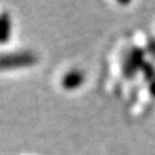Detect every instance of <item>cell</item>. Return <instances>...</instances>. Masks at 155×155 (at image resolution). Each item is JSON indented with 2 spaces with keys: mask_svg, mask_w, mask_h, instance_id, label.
<instances>
[]
</instances>
